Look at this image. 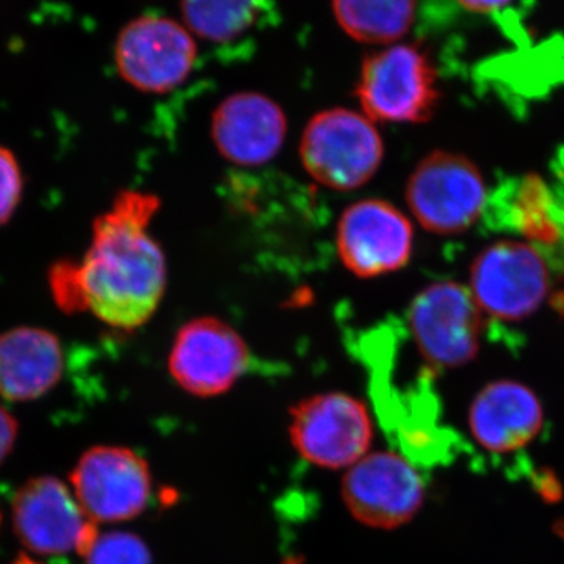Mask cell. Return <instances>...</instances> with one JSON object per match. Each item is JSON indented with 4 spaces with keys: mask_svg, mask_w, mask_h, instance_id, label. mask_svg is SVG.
I'll return each instance as SVG.
<instances>
[{
    "mask_svg": "<svg viewBox=\"0 0 564 564\" xmlns=\"http://www.w3.org/2000/svg\"><path fill=\"white\" fill-rule=\"evenodd\" d=\"M0 519H2V518H0Z\"/></svg>",
    "mask_w": 564,
    "mask_h": 564,
    "instance_id": "25",
    "label": "cell"
},
{
    "mask_svg": "<svg viewBox=\"0 0 564 564\" xmlns=\"http://www.w3.org/2000/svg\"><path fill=\"white\" fill-rule=\"evenodd\" d=\"M417 0H333L337 24L366 44H395L410 32Z\"/></svg>",
    "mask_w": 564,
    "mask_h": 564,
    "instance_id": "18",
    "label": "cell"
},
{
    "mask_svg": "<svg viewBox=\"0 0 564 564\" xmlns=\"http://www.w3.org/2000/svg\"><path fill=\"white\" fill-rule=\"evenodd\" d=\"M182 20L193 36L226 43L250 31L261 0H181Z\"/></svg>",
    "mask_w": 564,
    "mask_h": 564,
    "instance_id": "19",
    "label": "cell"
},
{
    "mask_svg": "<svg viewBox=\"0 0 564 564\" xmlns=\"http://www.w3.org/2000/svg\"><path fill=\"white\" fill-rule=\"evenodd\" d=\"M470 280L480 310L507 322L536 313L551 289L544 256L532 245L514 240L494 243L480 252Z\"/></svg>",
    "mask_w": 564,
    "mask_h": 564,
    "instance_id": "10",
    "label": "cell"
},
{
    "mask_svg": "<svg viewBox=\"0 0 564 564\" xmlns=\"http://www.w3.org/2000/svg\"><path fill=\"white\" fill-rule=\"evenodd\" d=\"M481 326L473 292L456 282H434L411 304L414 343L426 361L443 369L473 361L480 348Z\"/></svg>",
    "mask_w": 564,
    "mask_h": 564,
    "instance_id": "12",
    "label": "cell"
},
{
    "mask_svg": "<svg viewBox=\"0 0 564 564\" xmlns=\"http://www.w3.org/2000/svg\"><path fill=\"white\" fill-rule=\"evenodd\" d=\"M373 426L369 408L358 397L321 392L292 408L289 437L304 462L345 473L372 452Z\"/></svg>",
    "mask_w": 564,
    "mask_h": 564,
    "instance_id": "4",
    "label": "cell"
},
{
    "mask_svg": "<svg viewBox=\"0 0 564 564\" xmlns=\"http://www.w3.org/2000/svg\"><path fill=\"white\" fill-rule=\"evenodd\" d=\"M463 9L473 11V13H496L505 9L511 0H456Z\"/></svg>",
    "mask_w": 564,
    "mask_h": 564,
    "instance_id": "23",
    "label": "cell"
},
{
    "mask_svg": "<svg viewBox=\"0 0 564 564\" xmlns=\"http://www.w3.org/2000/svg\"><path fill=\"white\" fill-rule=\"evenodd\" d=\"M85 564H152L151 549L131 532H99L84 555Z\"/></svg>",
    "mask_w": 564,
    "mask_h": 564,
    "instance_id": "20",
    "label": "cell"
},
{
    "mask_svg": "<svg viewBox=\"0 0 564 564\" xmlns=\"http://www.w3.org/2000/svg\"><path fill=\"white\" fill-rule=\"evenodd\" d=\"M288 128L280 104L258 91L223 99L210 122L212 140L221 158L245 169L272 162L284 147Z\"/></svg>",
    "mask_w": 564,
    "mask_h": 564,
    "instance_id": "13",
    "label": "cell"
},
{
    "mask_svg": "<svg viewBox=\"0 0 564 564\" xmlns=\"http://www.w3.org/2000/svg\"><path fill=\"white\" fill-rule=\"evenodd\" d=\"M340 497L355 521L377 530L408 524L425 502V481L392 451L369 452L344 473Z\"/></svg>",
    "mask_w": 564,
    "mask_h": 564,
    "instance_id": "8",
    "label": "cell"
},
{
    "mask_svg": "<svg viewBox=\"0 0 564 564\" xmlns=\"http://www.w3.org/2000/svg\"><path fill=\"white\" fill-rule=\"evenodd\" d=\"M544 413L532 389L518 381H494L475 397L469 425L486 451L507 454L525 447L540 433Z\"/></svg>",
    "mask_w": 564,
    "mask_h": 564,
    "instance_id": "15",
    "label": "cell"
},
{
    "mask_svg": "<svg viewBox=\"0 0 564 564\" xmlns=\"http://www.w3.org/2000/svg\"><path fill=\"white\" fill-rule=\"evenodd\" d=\"M70 485L85 516L95 524L139 518L154 492L150 464L121 445H98L85 452L70 473Z\"/></svg>",
    "mask_w": 564,
    "mask_h": 564,
    "instance_id": "6",
    "label": "cell"
},
{
    "mask_svg": "<svg viewBox=\"0 0 564 564\" xmlns=\"http://www.w3.org/2000/svg\"><path fill=\"white\" fill-rule=\"evenodd\" d=\"M494 209L502 214V228L521 234L538 251L562 247L564 215L551 185L543 177H519L497 193Z\"/></svg>",
    "mask_w": 564,
    "mask_h": 564,
    "instance_id": "17",
    "label": "cell"
},
{
    "mask_svg": "<svg viewBox=\"0 0 564 564\" xmlns=\"http://www.w3.org/2000/svg\"><path fill=\"white\" fill-rule=\"evenodd\" d=\"M88 522L76 496L58 478H31L14 496V533L33 554L65 555L77 551Z\"/></svg>",
    "mask_w": 564,
    "mask_h": 564,
    "instance_id": "14",
    "label": "cell"
},
{
    "mask_svg": "<svg viewBox=\"0 0 564 564\" xmlns=\"http://www.w3.org/2000/svg\"><path fill=\"white\" fill-rule=\"evenodd\" d=\"M13 564H40L36 563L35 560H32L31 556L20 555L17 560H14Z\"/></svg>",
    "mask_w": 564,
    "mask_h": 564,
    "instance_id": "24",
    "label": "cell"
},
{
    "mask_svg": "<svg viewBox=\"0 0 564 564\" xmlns=\"http://www.w3.org/2000/svg\"><path fill=\"white\" fill-rule=\"evenodd\" d=\"M17 437V419H14L6 408L0 406V464L6 462L11 452H13Z\"/></svg>",
    "mask_w": 564,
    "mask_h": 564,
    "instance_id": "22",
    "label": "cell"
},
{
    "mask_svg": "<svg viewBox=\"0 0 564 564\" xmlns=\"http://www.w3.org/2000/svg\"><path fill=\"white\" fill-rule=\"evenodd\" d=\"M404 195L419 225L441 236L467 231L488 203L480 170L464 155L445 151L419 162Z\"/></svg>",
    "mask_w": 564,
    "mask_h": 564,
    "instance_id": "5",
    "label": "cell"
},
{
    "mask_svg": "<svg viewBox=\"0 0 564 564\" xmlns=\"http://www.w3.org/2000/svg\"><path fill=\"white\" fill-rule=\"evenodd\" d=\"M413 248L410 218L384 199H359L337 221V256L361 280L399 272L410 262Z\"/></svg>",
    "mask_w": 564,
    "mask_h": 564,
    "instance_id": "11",
    "label": "cell"
},
{
    "mask_svg": "<svg viewBox=\"0 0 564 564\" xmlns=\"http://www.w3.org/2000/svg\"><path fill=\"white\" fill-rule=\"evenodd\" d=\"M355 96L373 122L421 124L440 104L436 69L421 47L391 44L364 58Z\"/></svg>",
    "mask_w": 564,
    "mask_h": 564,
    "instance_id": "3",
    "label": "cell"
},
{
    "mask_svg": "<svg viewBox=\"0 0 564 564\" xmlns=\"http://www.w3.org/2000/svg\"><path fill=\"white\" fill-rule=\"evenodd\" d=\"M166 366L182 391L198 399H212L239 383L250 369L251 351L232 325L203 315L177 329Z\"/></svg>",
    "mask_w": 564,
    "mask_h": 564,
    "instance_id": "7",
    "label": "cell"
},
{
    "mask_svg": "<svg viewBox=\"0 0 564 564\" xmlns=\"http://www.w3.org/2000/svg\"><path fill=\"white\" fill-rule=\"evenodd\" d=\"M299 154L304 172L318 185L351 192L373 180L383 163L384 144L362 111L334 107L318 111L304 126Z\"/></svg>",
    "mask_w": 564,
    "mask_h": 564,
    "instance_id": "2",
    "label": "cell"
},
{
    "mask_svg": "<svg viewBox=\"0 0 564 564\" xmlns=\"http://www.w3.org/2000/svg\"><path fill=\"white\" fill-rule=\"evenodd\" d=\"M198 50L187 28L163 17L129 22L115 44V63L131 87L163 95L180 87L195 68Z\"/></svg>",
    "mask_w": 564,
    "mask_h": 564,
    "instance_id": "9",
    "label": "cell"
},
{
    "mask_svg": "<svg viewBox=\"0 0 564 564\" xmlns=\"http://www.w3.org/2000/svg\"><path fill=\"white\" fill-rule=\"evenodd\" d=\"M22 195V174L17 159L0 147V226L10 220Z\"/></svg>",
    "mask_w": 564,
    "mask_h": 564,
    "instance_id": "21",
    "label": "cell"
},
{
    "mask_svg": "<svg viewBox=\"0 0 564 564\" xmlns=\"http://www.w3.org/2000/svg\"><path fill=\"white\" fill-rule=\"evenodd\" d=\"M65 369L58 337L47 329L22 326L0 336V395L32 402L54 389Z\"/></svg>",
    "mask_w": 564,
    "mask_h": 564,
    "instance_id": "16",
    "label": "cell"
},
{
    "mask_svg": "<svg viewBox=\"0 0 564 564\" xmlns=\"http://www.w3.org/2000/svg\"><path fill=\"white\" fill-rule=\"evenodd\" d=\"M159 209L161 199L152 193H118L93 223L84 259L52 267V296L62 311H90L106 325L124 332L151 321L169 284L165 252L150 231Z\"/></svg>",
    "mask_w": 564,
    "mask_h": 564,
    "instance_id": "1",
    "label": "cell"
}]
</instances>
